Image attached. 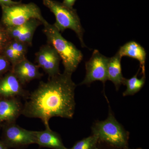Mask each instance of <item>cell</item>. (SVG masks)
I'll use <instances>...</instances> for the list:
<instances>
[{
  "instance_id": "obj_1",
  "label": "cell",
  "mask_w": 149,
  "mask_h": 149,
  "mask_svg": "<svg viewBox=\"0 0 149 149\" xmlns=\"http://www.w3.org/2000/svg\"><path fill=\"white\" fill-rule=\"evenodd\" d=\"M72 74L63 72L41 81L37 89L29 94L23 105L22 115L42 120L46 128L53 117L72 119L75 108L74 91L76 87Z\"/></svg>"
},
{
  "instance_id": "obj_2",
  "label": "cell",
  "mask_w": 149,
  "mask_h": 149,
  "mask_svg": "<svg viewBox=\"0 0 149 149\" xmlns=\"http://www.w3.org/2000/svg\"><path fill=\"white\" fill-rule=\"evenodd\" d=\"M43 33L47 43L52 45L59 55L64 66V72L72 74L83 59L82 52L62 36L61 32L54 24L46 19L42 22Z\"/></svg>"
},
{
  "instance_id": "obj_3",
  "label": "cell",
  "mask_w": 149,
  "mask_h": 149,
  "mask_svg": "<svg viewBox=\"0 0 149 149\" xmlns=\"http://www.w3.org/2000/svg\"><path fill=\"white\" fill-rule=\"evenodd\" d=\"M108 115L103 120H97L92 127V134L99 141L120 148H129L130 133L118 122L109 105Z\"/></svg>"
},
{
  "instance_id": "obj_4",
  "label": "cell",
  "mask_w": 149,
  "mask_h": 149,
  "mask_svg": "<svg viewBox=\"0 0 149 149\" xmlns=\"http://www.w3.org/2000/svg\"><path fill=\"white\" fill-rule=\"evenodd\" d=\"M43 3L54 15L56 22L53 24L56 28L60 32L67 29L73 30L80 40L82 47H87L83 41L85 31L76 10L54 0H43Z\"/></svg>"
},
{
  "instance_id": "obj_5",
  "label": "cell",
  "mask_w": 149,
  "mask_h": 149,
  "mask_svg": "<svg viewBox=\"0 0 149 149\" xmlns=\"http://www.w3.org/2000/svg\"><path fill=\"white\" fill-rule=\"evenodd\" d=\"M2 11L1 22L8 28L24 24L32 18L39 19L42 23L45 19L43 17L40 8L35 3H22L10 6H1Z\"/></svg>"
},
{
  "instance_id": "obj_6",
  "label": "cell",
  "mask_w": 149,
  "mask_h": 149,
  "mask_svg": "<svg viewBox=\"0 0 149 149\" xmlns=\"http://www.w3.org/2000/svg\"><path fill=\"white\" fill-rule=\"evenodd\" d=\"M1 140L8 149H24L36 144L35 131L26 130L15 123L3 125Z\"/></svg>"
},
{
  "instance_id": "obj_7",
  "label": "cell",
  "mask_w": 149,
  "mask_h": 149,
  "mask_svg": "<svg viewBox=\"0 0 149 149\" xmlns=\"http://www.w3.org/2000/svg\"><path fill=\"white\" fill-rule=\"evenodd\" d=\"M108 58L97 50H95L91 58L85 63L86 75L80 85H90L96 81H101L104 84L107 80V65Z\"/></svg>"
},
{
  "instance_id": "obj_8",
  "label": "cell",
  "mask_w": 149,
  "mask_h": 149,
  "mask_svg": "<svg viewBox=\"0 0 149 149\" xmlns=\"http://www.w3.org/2000/svg\"><path fill=\"white\" fill-rule=\"evenodd\" d=\"M35 61L38 67L48 74L49 78L60 73L59 64L61 58L50 44L47 43L40 47L35 54Z\"/></svg>"
},
{
  "instance_id": "obj_9",
  "label": "cell",
  "mask_w": 149,
  "mask_h": 149,
  "mask_svg": "<svg viewBox=\"0 0 149 149\" xmlns=\"http://www.w3.org/2000/svg\"><path fill=\"white\" fill-rule=\"evenodd\" d=\"M29 95L12 70L0 77V98L21 97L26 100Z\"/></svg>"
},
{
  "instance_id": "obj_10",
  "label": "cell",
  "mask_w": 149,
  "mask_h": 149,
  "mask_svg": "<svg viewBox=\"0 0 149 149\" xmlns=\"http://www.w3.org/2000/svg\"><path fill=\"white\" fill-rule=\"evenodd\" d=\"M23 107L19 97L0 98V128L6 123L16 122Z\"/></svg>"
},
{
  "instance_id": "obj_11",
  "label": "cell",
  "mask_w": 149,
  "mask_h": 149,
  "mask_svg": "<svg viewBox=\"0 0 149 149\" xmlns=\"http://www.w3.org/2000/svg\"><path fill=\"white\" fill-rule=\"evenodd\" d=\"M41 24L42 23L39 19L32 18L21 25L6 28L11 40H17L31 47L35 31Z\"/></svg>"
},
{
  "instance_id": "obj_12",
  "label": "cell",
  "mask_w": 149,
  "mask_h": 149,
  "mask_svg": "<svg viewBox=\"0 0 149 149\" xmlns=\"http://www.w3.org/2000/svg\"><path fill=\"white\" fill-rule=\"evenodd\" d=\"M40 68L27 58L19 62L12 68L20 83L24 85L35 79H40L43 74L39 71Z\"/></svg>"
},
{
  "instance_id": "obj_13",
  "label": "cell",
  "mask_w": 149,
  "mask_h": 149,
  "mask_svg": "<svg viewBox=\"0 0 149 149\" xmlns=\"http://www.w3.org/2000/svg\"><path fill=\"white\" fill-rule=\"evenodd\" d=\"M35 135L36 144L40 148L69 149L64 146L59 134L51 130L50 128H46L42 131H35Z\"/></svg>"
},
{
  "instance_id": "obj_14",
  "label": "cell",
  "mask_w": 149,
  "mask_h": 149,
  "mask_svg": "<svg viewBox=\"0 0 149 149\" xmlns=\"http://www.w3.org/2000/svg\"><path fill=\"white\" fill-rule=\"evenodd\" d=\"M121 58L127 56L137 60L140 63L141 72L146 76V52L145 49L135 41H130L120 47L117 52Z\"/></svg>"
},
{
  "instance_id": "obj_15",
  "label": "cell",
  "mask_w": 149,
  "mask_h": 149,
  "mask_svg": "<svg viewBox=\"0 0 149 149\" xmlns=\"http://www.w3.org/2000/svg\"><path fill=\"white\" fill-rule=\"evenodd\" d=\"M121 58L117 52L113 56L109 58L107 65V80L112 82L117 91L121 85H123L125 79L122 72Z\"/></svg>"
},
{
  "instance_id": "obj_16",
  "label": "cell",
  "mask_w": 149,
  "mask_h": 149,
  "mask_svg": "<svg viewBox=\"0 0 149 149\" xmlns=\"http://www.w3.org/2000/svg\"><path fill=\"white\" fill-rule=\"evenodd\" d=\"M140 70H139L138 72L133 77L129 79L125 78L123 85L126 86V89L123 93V97L134 95L143 87L146 83V77L143 75L140 79L138 78L137 76Z\"/></svg>"
},
{
  "instance_id": "obj_17",
  "label": "cell",
  "mask_w": 149,
  "mask_h": 149,
  "mask_svg": "<svg viewBox=\"0 0 149 149\" xmlns=\"http://www.w3.org/2000/svg\"><path fill=\"white\" fill-rule=\"evenodd\" d=\"M98 139L93 135L77 141L69 149H98Z\"/></svg>"
},
{
  "instance_id": "obj_18",
  "label": "cell",
  "mask_w": 149,
  "mask_h": 149,
  "mask_svg": "<svg viewBox=\"0 0 149 149\" xmlns=\"http://www.w3.org/2000/svg\"><path fill=\"white\" fill-rule=\"evenodd\" d=\"M9 45L22 60L26 58L29 47L28 45L15 40H11Z\"/></svg>"
},
{
  "instance_id": "obj_19",
  "label": "cell",
  "mask_w": 149,
  "mask_h": 149,
  "mask_svg": "<svg viewBox=\"0 0 149 149\" xmlns=\"http://www.w3.org/2000/svg\"><path fill=\"white\" fill-rule=\"evenodd\" d=\"M6 28L0 22V54L11 41Z\"/></svg>"
},
{
  "instance_id": "obj_20",
  "label": "cell",
  "mask_w": 149,
  "mask_h": 149,
  "mask_svg": "<svg viewBox=\"0 0 149 149\" xmlns=\"http://www.w3.org/2000/svg\"><path fill=\"white\" fill-rule=\"evenodd\" d=\"M12 68L10 63L2 55L0 54V77L11 70Z\"/></svg>"
},
{
  "instance_id": "obj_21",
  "label": "cell",
  "mask_w": 149,
  "mask_h": 149,
  "mask_svg": "<svg viewBox=\"0 0 149 149\" xmlns=\"http://www.w3.org/2000/svg\"><path fill=\"white\" fill-rule=\"evenodd\" d=\"M98 149H143L142 148H120L118 147L114 146H112L110 144L104 142H102L98 140Z\"/></svg>"
},
{
  "instance_id": "obj_22",
  "label": "cell",
  "mask_w": 149,
  "mask_h": 149,
  "mask_svg": "<svg viewBox=\"0 0 149 149\" xmlns=\"http://www.w3.org/2000/svg\"><path fill=\"white\" fill-rule=\"evenodd\" d=\"M20 2L21 1H14L12 0H0V6H10L17 4Z\"/></svg>"
},
{
  "instance_id": "obj_23",
  "label": "cell",
  "mask_w": 149,
  "mask_h": 149,
  "mask_svg": "<svg viewBox=\"0 0 149 149\" xmlns=\"http://www.w3.org/2000/svg\"><path fill=\"white\" fill-rule=\"evenodd\" d=\"M76 0H63V3L68 7L72 8Z\"/></svg>"
},
{
  "instance_id": "obj_24",
  "label": "cell",
  "mask_w": 149,
  "mask_h": 149,
  "mask_svg": "<svg viewBox=\"0 0 149 149\" xmlns=\"http://www.w3.org/2000/svg\"><path fill=\"white\" fill-rule=\"evenodd\" d=\"M0 149H8L1 140H0Z\"/></svg>"
}]
</instances>
